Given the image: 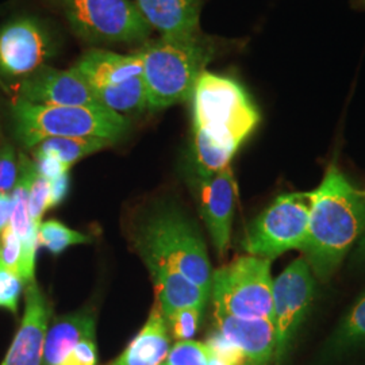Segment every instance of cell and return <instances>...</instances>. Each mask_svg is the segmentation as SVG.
Wrapping results in <instances>:
<instances>
[{
    "instance_id": "9c48e42d",
    "label": "cell",
    "mask_w": 365,
    "mask_h": 365,
    "mask_svg": "<svg viewBox=\"0 0 365 365\" xmlns=\"http://www.w3.org/2000/svg\"><path fill=\"white\" fill-rule=\"evenodd\" d=\"M315 282L306 259H297L272 283L274 361L279 364L288 351L303 318L313 303Z\"/></svg>"
},
{
    "instance_id": "f1b7e54d",
    "label": "cell",
    "mask_w": 365,
    "mask_h": 365,
    "mask_svg": "<svg viewBox=\"0 0 365 365\" xmlns=\"http://www.w3.org/2000/svg\"><path fill=\"white\" fill-rule=\"evenodd\" d=\"M206 345L209 346L211 354L221 359L227 365H250L244 352L218 330L210 334Z\"/></svg>"
},
{
    "instance_id": "d6986e66",
    "label": "cell",
    "mask_w": 365,
    "mask_h": 365,
    "mask_svg": "<svg viewBox=\"0 0 365 365\" xmlns=\"http://www.w3.org/2000/svg\"><path fill=\"white\" fill-rule=\"evenodd\" d=\"M156 289L157 303L165 319L182 309H205L210 292L167 265L148 267Z\"/></svg>"
},
{
    "instance_id": "5b68a950",
    "label": "cell",
    "mask_w": 365,
    "mask_h": 365,
    "mask_svg": "<svg viewBox=\"0 0 365 365\" xmlns=\"http://www.w3.org/2000/svg\"><path fill=\"white\" fill-rule=\"evenodd\" d=\"M145 264L167 265L211 294L212 269L206 244L195 225L178 210L157 211L135 237Z\"/></svg>"
},
{
    "instance_id": "f35d334b",
    "label": "cell",
    "mask_w": 365,
    "mask_h": 365,
    "mask_svg": "<svg viewBox=\"0 0 365 365\" xmlns=\"http://www.w3.org/2000/svg\"><path fill=\"white\" fill-rule=\"evenodd\" d=\"M160 365H164V363H161V364H160Z\"/></svg>"
},
{
    "instance_id": "74e56055",
    "label": "cell",
    "mask_w": 365,
    "mask_h": 365,
    "mask_svg": "<svg viewBox=\"0 0 365 365\" xmlns=\"http://www.w3.org/2000/svg\"><path fill=\"white\" fill-rule=\"evenodd\" d=\"M354 1H356V4H357V6H360V7L365 9V0H354Z\"/></svg>"
},
{
    "instance_id": "cb8c5ba5",
    "label": "cell",
    "mask_w": 365,
    "mask_h": 365,
    "mask_svg": "<svg viewBox=\"0 0 365 365\" xmlns=\"http://www.w3.org/2000/svg\"><path fill=\"white\" fill-rule=\"evenodd\" d=\"M211 357L209 346L197 341H178L167 354L164 365H207Z\"/></svg>"
},
{
    "instance_id": "484cf974",
    "label": "cell",
    "mask_w": 365,
    "mask_h": 365,
    "mask_svg": "<svg viewBox=\"0 0 365 365\" xmlns=\"http://www.w3.org/2000/svg\"><path fill=\"white\" fill-rule=\"evenodd\" d=\"M0 267L22 279L24 250L21 240L14 233L11 226H9L0 235Z\"/></svg>"
},
{
    "instance_id": "277c9868",
    "label": "cell",
    "mask_w": 365,
    "mask_h": 365,
    "mask_svg": "<svg viewBox=\"0 0 365 365\" xmlns=\"http://www.w3.org/2000/svg\"><path fill=\"white\" fill-rule=\"evenodd\" d=\"M11 118L15 137L27 149L49 138L95 137L115 143L129 129L126 118L106 107L36 105L16 96Z\"/></svg>"
},
{
    "instance_id": "44dd1931",
    "label": "cell",
    "mask_w": 365,
    "mask_h": 365,
    "mask_svg": "<svg viewBox=\"0 0 365 365\" xmlns=\"http://www.w3.org/2000/svg\"><path fill=\"white\" fill-rule=\"evenodd\" d=\"M114 144L105 138H49L31 149L33 157L49 156L58 160L68 170L84 157L91 156Z\"/></svg>"
},
{
    "instance_id": "8fae6325",
    "label": "cell",
    "mask_w": 365,
    "mask_h": 365,
    "mask_svg": "<svg viewBox=\"0 0 365 365\" xmlns=\"http://www.w3.org/2000/svg\"><path fill=\"white\" fill-rule=\"evenodd\" d=\"M36 105L66 107H105L96 99L88 83L71 69L41 66L18 84V96Z\"/></svg>"
},
{
    "instance_id": "d6a6232c",
    "label": "cell",
    "mask_w": 365,
    "mask_h": 365,
    "mask_svg": "<svg viewBox=\"0 0 365 365\" xmlns=\"http://www.w3.org/2000/svg\"><path fill=\"white\" fill-rule=\"evenodd\" d=\"M34 160V167L39 176L45 178L46 180H53L64 173H69V170L66 165H63L58 160L49 156L33 157Z\"/></svg>"
},
{
    "instance_id": "d4e9b609",
    "label": "cell",
    "mask_w": 365,
    "mask_h": 365,
    "mask_svg": "<svg viewBox=\"0 0 365 365\" xmlns=\"http://www.w3.org/2000/svg\"><path fill=\"white\" fill-rule=\"evenodd\" d=\"M337 341L342 346L365 341V294L346 315L339 327Z\"/></svg>"
},
{
    "instance_id": "d590c367",
    "label": "cell",
    "mask_w": 365,
    "mask_h": 365,
    "mask_svg": "<svg viewBox=\"0 0 365 365\" xmlns=\"http://www.w3.org/2000/svg\"><path fill=\"white\" fill-rule=\"evenodd\" d=\"M207 365H227L225 361H222L221 359L215 357L214 354H211V357L209 359V363Z\"/></svg>"
},
{
    "instance_id": "6da1fadb",
    "label": "cell",
    "mask_w": 365,
    "mask_h": 365,
    "mask_svg": "<svg viewBox=\"0 0 365 365\" xmlns=\"http://www.w3.org/2000/svg\"><path fill=\"white\" fill-rule=\"evenodd\" d=\"M194 155L200 178L230 165L260 123L259 108L235 78L205 71L192 92Z\"/></svg>"
},
{
    "instance_id": "e575fe53",
    "label": "cell",
    "mask_w": 365,
    "mask_h": 365,
    "mask_svg": "<svg viewBox=\"0 0 365 365\" xmlns=\"http://www.w3.org/2000/svg\"><path fill=\"white\" fill-rule=\"evenodd\" d=\"M13 209V194H0V235L11 225Z\"/></svg>"
},
{
    "instance_id": "4316f807",
    "label": "cell",
    "mask_w": 365,
    "mask_h": 365,
    "mask_svg": "<svg viewBox=\"0 0 365 365\" xmlns=\"http://www.w3.org/2000/svg\"><path fill=\"white\" fill-rule=\"evenodd\" d=\"M203 309L199 307H187L167 318V324H170L172 336L178 341H188L195 337L202 319Z\"/></svg>"
},
{
    "instance_id": "603a6c76",
    "label": "cell",
    "mask_w": 365,
    "mask_h": 365,
    "mask_svg": "<svg viewBox=\"0 0 365 365\" xmlns=\"http://www.w3.org/2000/svg\"><path fill=\"white\" fill-rule=\"evenodd\" d=\"M90 235L78 233L69 229L61 222L49 220L41 222L37 232V244L41 248L48 249L53 255H60L66 248L78 244H90Z\"/></svg>"
},
{
    "instance_id": "e0dca14e",
    "label": "cell",
    "mask_w": 365,
    "mask_h": 365,
    "mask_svg": "<svg viewBox=\"0 0 365 365\" xmlns=\"http://www.w3.org/2000/svg\"><path fill=\"white\" fill-rule=\"evenodd\" d=\"M73 69L88 83L95 93L143 76L144 64L138 53L125 56L103 49H92L78 60Z\"/></svg>"
},
{
    "instance_id": "4dcf8cb0",
    "label": "cell",
    "mask_w": 365,
    "mask_h": 365,
    "mask_svg": "<svg viewBox=\"0 0 365 365\" xmlns=\"http://www.w3.org/2000/svg\"><path fill=\"white\" fill-rule=\"evenodd\" d=\"M25 283L19 276L0 267V309L18 313L19 298Z\"/></svg>"
},
{
    "instance_id": "ffe728a7",
    "label": "cell",
    "mask_w": 365,
    "mask_h": 365,
    "mask_svg": "<svg viewBox=\"0 0 365 365\" xmlns=\"http://www.w3.org/2000/svg\"><path fill=\"white\" fill-rule=\"evenodd\" d=\"M96 318L91 309L57 318L46 333L42 365H58L81 339H95Z\"/></svg>"
},
{
    "instance_id": "836d02e7",
    "label": "cell",
    "mask_w": 365,
    "mask_h": 365,
    "mask_svg": "<svg viewBox=\"0 0 365 365\" xmlns=\"http://www.w3.org/2000/svg\"><path fill=\"white\" fill-rule=\"evenodd\" d=\"M51 184V197H49V209H53L63 203V200L69 192V173H64L53 180H49Z\"/></svg>"
},
{
    "instance_id": "7402d4cb",
    "label": "cell",
    "mask_w": 365,
    "mask_h": 365,
    "mask_svg": "<svg viewBox=\"0 0 365 365\" xmlns=\"http://www.w3.org/2000/svg\"><path fill=\"white\" fill-rule=\"evenodd\" d=\"M99 103L106 108L117 113H140L148 110V96L143 76L131 78L129 81L95 92Z\"/></svg>"
},
{
    "instance_id": "4fadbf2b",
    "label": "cell",
    "mask_w": 365,
    "mask_h": 365,
    "mask_svg": "<svg viewBox=\"0 0 365 365\" xmlns=\"http://www.w3.org/2000/svg\"><path fill=\"white\" fill-rule=\"evenodd\" d=\"M52 307L37 282L26 286V303L19 329L1 365H42Z\"/></svg>"
},
{
    "instance_id": "ba28073f",
    "label": "cell",
    "mask_w": 365,
    "mask_h": 365,
    "mask_svg": "<svg viewBox=\"0 0 365 365\" xmlns=\"http://www.w3.org/2000/svg\"><path fill=\"white\" fill-rule=\"evenodd\" d=\"M310 199L307 192L279 195L249 226L242 248L272 260L289 249H302L307 237Z\"/></svg>"
},
{
    "instance_id": "83f0119b",
    "label": "cell",
    "mask_w": 365,
    "mask_h": 365,
    "mask_svg": "<svg viewBox=\"0 0 365 365\" xmlns=\"http://www.w3.org/2000/svg\"><path fill=\"white\" fill-rule=\"evenodd\" d=\"M49 197H51V184L45 178L36 175L31 182L29 192V214L34 226L38 229L42 217L46 210H49Z\"/></svg>"
},
{
    "instance_id": "30bf717a",
    "label": "cell",
    "mask_w": 365,
    "mask_h": 365,
    "mask_svg": "<svg viewBox=\"0 0 365 365\" xmlns=\"http://www.w3.org/2000/svg\"><path fill=\"white\" fill-rule=\"evenodd\" d=\"M52 54V39L37 19L18 18L0 29V76L27 78Z\"/></svg>"
},
{
    "instance_id": "7a4b0ae2",
    "label": "cell",
    "mask_w": 365,
    "mask_h": 365,
    "mask_svg": "<svg viewBox=\"0 0 365 365\" xmlns=\"http://www.w3.org/2000/svg\"><path fill=\"white\" fill-rule=\"evenodd\" d=\"M310 215L303 253L319 279H327L365 233V195L331 163L317 190L307 192Z\"/></svg>"
},
{
    "instance_id": "7c38bea8",
    "label": "cell",
    "mask_w": 365,
    "mask_h": 365,
    "mask_svg": "<svg viewBox=\"0 0 365 365\" xmlns=\"http://www.w3.org/2000/svg\"><path fill=\"white\" fill-rule=\"evenodd\" d=\"M235 196L237 184L230 165L211 176H199V211L220 256L227 252L230 244Z\"/></svg>"
},
{
    "instance_id": "ac0fdd59",
    "label": "cell",
    "mask_w": 365,
    "mask_h": 365,
    "mask_svg": "<svg viewBox=\"0 0 365 365\" xmlns=\"http://www.w3.org/2000/svg\"><path fill=\"white\" fill-rule=\"evenodd\" d=\"M170 341L167 319L156 302L140 333L115 360L106 365H160L170 352Z\"/></svg>"
},
{
    "instance_id": "1f68e13d",
    "label": "cell",
    "mask_w": 365,
    "mask_h": 365,
    "mask_svg": "<svg viewBox=\"0 0 365 365\" xmlns=\"http://www.w3.org/2000/svg\"><path fill=\"white\" fill-rule=\"evenodd\" d=\"M98 348L95 339H84L68 353L66 359L58 365H96Z\"/></svg>"
},
{
    "instance_id": "3957f363",
    "label": "cell",
    "mask_w": 365,
    "mask_h": 365,
    "mask_svg": "<svg viewBox=\"0 0 365 365\" xmlns=\"http://www.w3.org/2000/svg\"><path fill=\"white\" fill-rule=\"evenodd\" d=\"M143 58L148 110L157 111L191 101L196 81L214 58L215 48L202 34L192 38H160L138 51Z\"/></svg>"
},
{
    "instance_id": "5bb4252c",
    "label": "cell",
    "mask_w": 365,
    "mask_h": 365,
    "mask_svg": "<svg viewBox=\"0 0 365 365\" xmlns=\"http://www.w3.org/2000/svg\"><path fill=\"white\" fill-rule=\"evenodd\" d=\"M214 315L217 330L244 352L249 364L269 365L274 360L276 331L272 319H247L218 312Z\"/></svg>"
},
{
    "instance_id": "ab89813d",
    "label": "cell",
    "mask_w": 365,
    "mask_h": 365,
    "mask_svg": "<svg viewBox=\"0 0 365 365\" xmlns=\"http://www.w3.org/2000/svg\"><path fill=\"white\" fill-rule=\"evenodd\" d=\"M364 195H365V194H364Z\"/></svg>"
},
{
    "instance_id": "52a82bcc",
    "label": "cell",
    "mask_w": 365,
    "mask_h": 365,
    "mask_svg": "<svg viewBox=\"0 0 365 365\" xmlns=\"http://www.w3.org/2000/svg\"><path fill=\"white\" fill-rule=\"evenodd\" d=\"M80 38L93 43H131L152 27L131 0H56Z\"/></svg>"
},
{
    "instance_id": "8992f818",
    "label": "cell",
    "mask_w": 365,
    "mask_h": 365,
    "mask_svg": "<svg viewBox=\"0 0 365 365\" xmlns=\"http://www.w3.org/2000/svg\"><path fill=\"white\" fill-rule=\"evenodd\" d=\"M271 261L240 256L212 272L211 295L215 312L238 318L274 321Z\"/></svg>"
},
{
    "instance_id": "9a60e30c",
    "label": "cell",
    "mask_w": 365,
    "mask_h": 365,
    "mask_svg": "<svg viewBox=\"0 0 365 365\" xmlns=\"http://www.w3.org/2000/svg\"><path fill=\"white\" fill-rule=\"evenodd\" d=\"M146 24L161 38H192L200 33L202 0H135Z\"/></svg>"
},
{
    "instance_id": "f546056e",
    "label": "cell",
    "mask_w": 365,
    "mask_h": 365,
    "mask_svg": "<svg viewBox=\"0 0 365 365\" xmlns=\"http://www.w3.org/2000/svg\"><path fill=\"white\" fill-rule=\"evenodd\" d=\"M18 170V158L13 145L0 141V194H13Z\"/></svg>"
},
{
    "instance_id": "8d00e7d4",
    "label": "cell",
    "mask_w": 365,
    "mask_h": 365,
    "mask_svg": "<svg viewBox=\"0 0 365 365\" xmlns=\"http://www.w3.org/2000/svg\"><path fill=\"white\" fill-rule=\"evenodd\" d=\"M359 253L365 257V237L363 238V241H361V244H360V248H359Z\"/></svg>"
},
{
    "instance_id": "2e32d148",
    "label": "cell",
    "mask_w": 365,
    "mask_h": 365,
    "mask_svg": "<svg viewBox=\"0 0 365 365\" xmlns=\"http://www.w3.org/2000/svg\"><path fill=\"white\" fill-rule=\"evenodd\" d=\"M18 179L14 187L13 200L14 209L11 217V229L18 235L24 250V269L22 280L27 286L34 282L36 271V255H37V232L38 229L31 222L29 214V192L31 182L34 180L37 170L34 167V161L30 160L25 153H19L18 157Z\"/></svg>"
}]
</instances>
